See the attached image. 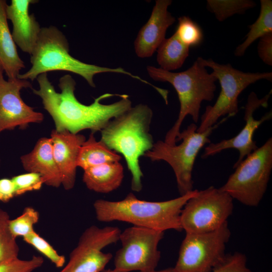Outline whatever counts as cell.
Segmentation results:
<instances>
[{
  "label": "cell",
  "mask_w": 272,
  "mask_h": 272,
  "mask_svg": "<svg viewBox=\"0 0 272 272\" xmlns=\"http://www.w3.org/2000/svg\"><path fill=\"white\" fill-rule=\"evenodd\" d=\"M36 80L39 89H32L33 92L41 98L58 131L66 130L75 134L84 129L94 133L101 131L112 119L131 107L128 96L124 94L105 93L89 105L81 103L75 95L76 83L70 75L59 79L60 93L55 91L47 73L40 75Z\"/></svg>",
  "instance_id": "cell-1"
},
{
  "label": "cell",
  "mask_w": 272,
  "mask_h": 272,
  "mask_svg": "<svg viewBox=\"0 0 272 272\" xmlns=\"http://www.w3.org/2000/svg\"><path fill=\"white\" fill-rule=\"evenodd\" d=\"M197 189L174 199L149 201L138 199L132 192L118 201L97 199L94 204L96 219L100 222L114 221L130 223L134 226L164 232L182 230V210Z\"/></svg>",
  "instance_id": "cell-2"
},
{
  "label": "cell",
  "mask_w": 272,
  "mask_h": 272,
  "mask_svg": "<svg viewBox=\"0 0 272 272\" xmlns=\"http://www.w3.org/2000/svg\"><path fill=\"white\" fill-rule=\"evenodd\" d=\"M152 117V109L146 104H139L112 119L101 131V141L124 157L132 176L131 189L136 192L142 189L140 158L154 144L149 132Z\"/></svg>",
  "instance_id": "cell-3"
},
{
  "label": "cell",
  "mask_w": 272,
  "mask_h": 272,
  "mask_svg": "<svg viewBox=\"0 0 272 272\" xmlns=\"http://www.w3.org/2000/svg\"><path fill=\"white\" fill-rule=\"evenodd\" d=\"M69 44L63 33L56 27H42L35 46L31 54V68L19 75L18 78L33 81L43 73L52 71H67L83 77L92 87H95V75L103 73L126 75L143 83L147 81L134 75L122 67L110 68L82 62L69 53Z\"/></svg>",
  "instance_id": "cell-4"
},
{
  "label": "cell",
  "mask_w": 272,
  "mask_h": 272,
  "mask_svg": "<svg viewBox=\"0 0 272 272\" xmlns=\"http://www.w3.org/2000/svg\"><path fill=\"white\" fill-rule=\"evenodd\" d=\"M147 70L154 80L168 82L177 92L180 103L178 116L164 140L169 145H175L185 118L190 115L194 123H197L201 103L214 99L217 79L212 73H208L201 61V57H198L189 69L181 72L167 71L150 65L147 66Z\"/></svg>",
  "instance_id": "cell-5"
},
{
  "label": "cell",
  "mask_w": 272,
  "mask_h": 272,
  "mask_svg": "<svg viewBox=\"0 0 272 272\" xmlns=\"http://www.w3.org/2000/svg\"><path fill=\"white\" fill-rule=\"evenodd\" d=\"M228 118H223L202 132H197L196 123H192L180 132L176 141H181L180 144L171 145L158 141L144 156L152 161L167 162L174 173L180 195H185L194 190L192 176L198 154L206 145L211 143L209 137L213 131Z\"/></svg>",
  "instance_id": "cell-6"
},
{
  "label": "cell",
  "mask_w": 272,
  "mask_h": 272,
  "mask_svg": "<svg viewBox=\"0 0 272 272\" xmlns=\"http://www.w3.org/2000/svg\"><path fill=\"white\" fill-rule=\"evenodd\" d=\"M220 189L245 206L257 207L267 189L272 170V138L247 156Z\"/></svg>",
  "instance_id": "cell-7"
},
{
  "label": "cell",
  "mask_w": 272,
  "mask_h": 272,
  "mask_svg": "<svg viewBox=\"0 0 272 272\" xmlns=\"http://www.w3.org/2000/svg\"><path fill=\"white\" fill-rule=\"evenodd\" d=\"M201 61L206 67L212 70V73L219 81L221 91L213 105L206 107L201 116L197 131L202 132L213 126L224 116H235L238 112V97L250 85L261 80L271 82L272 73H245L234 68L230 63L220 64L212 58Z\"/></svg>",
  "instance_id": "cell-8"
},
{
  "label": "cell",
  "mask_w": 272,
  "mask_h": 272,
  "mask_svg": "<svg viewBox=\"0 0 272 272\" xmlns=\"http://www.w3.org/2000/svg\"><path fill=\"white\" fill-rule=\"evenodd\" d=\"M233 209V199L220 188L211 186L197 190L182 210V229L193 233L215 231L227 222Z\"/></svg>",
  "instance_id": "cell-9"
},
{
  "label": "cell",
  "mask_w": 272,
  "mask_h": 272,
  "mask_svg": "<svg viewBox=\"0 0 272 272\" xmlns=\"http://www.w3.org/2000/svg\"><path fill=\"white\" fill-rule=\"evenodd\" d=\"M228 222L207 233H186L173 268L175 272H210L225 257L231 237Z\"/></svg>",
  "instance_id": "cell-10"
},
{
  "label": "cell",
  "mask_w": 272,
  "mask_h": 272,
  "mask_svg": "<svg viewBox=\"0 0 272 272\" xmlns=\"http://www.w3.org/2000/svg\"><path fill=\"white\" fill-rule=\"evenodd\" d=\"M164 232L132 226L121 232V247L114 258V268L119 272H149L154 270L161 258L158 245Z\"/></svg>",
  "instance_id": "cell-11"
},
{
  "label": "cell",
  "mask_w": 272,
  "mask_h": 272,
  "mask_svg": "<svg viewBox=\"0 0 272 272\" xmlns=\"http://www.w3.org/2000/svg\"><path fill=\"white\" fill-rule=\"evenodd\" d=\"M121 232L116 227L90 226L81 235L67 263L59 272H102L113 257L102 250L116 243Z\"/></svg>",
  "instance_id": "cell-12"
},
{
  "label": "cell",
  "mask_w": 272,
  "mask_h": 272,
  "mask_svg": "<svg viewBox=\"0 0 272 272\" xmlns=\"http://www.w3.org/2000/svg\"><path fill=\"white\" fill-rule=\"evenodd\" d=\"M28 88H32V85L28 80H5L0 67V133L17 127L25 128L30 123L43 120V114L35 111L21 97V90Z\"/></svg>",
  "instance_id": "cell-13"
},
{
  "label": "cell",
  "mask_w": 272,
  "mask_h": 272,
  "mask_svg": "<svg viewBox=\"0 0 272 272\" xmlns=\"http://www.w3.org/2000/svg\"><path fill=\"white\" fill-rule=\"evenodd\" d=\"M271 91L262 98H259L255 93L251 92L248 96L245 106L244 119L245 124L240 131L234 137L216 143L209 144L204 149L202 159L214 156L223 150L234 149L239 152V157L233 166L234 169L247 156L258 147L253 139L255 131L265 121L271 118L272 112H268L260 119H256L254 112L260 106L266 107Z\"/></svg>",
  "instance_id": "cell-14"
},
{
  "label": "cell",
  "mask_w": 272,
  "mask_h": 272,
  "mask_svg": "<svg viewBox=\"0 0 272 272\" xmlns=\"http://www.w3.org/2000/svg\"><path fill=\"white\" fill-rule=\"evenodd\" d=\"M171 0H157L151 16L140 29L134 41L136 54L141 58L151 57L165 39L167 29L175 18L168 11Z\"/></svg>",
  "instance_id": "cell-15"
},
{
  "label": "cell",
  "mask_w": 272,
  "mask_h": 272,
  "mask_svg": "<svg viewBox=\"0 0 272 272\" xmlns=\"http://www.w3.org/2000/svg\"><path fill=\"white\" fill-rule=\"evenodd\" d=\"M54 160L59 170L61 185L65 190L72 189L76 182L77 160L85 137L68 130L52 131L50 138Z\"/></svg>",
  "instance_id": "cell-16"
},
{
  "label": "cell",
  "mask_w": 272,
  "mask_h": 272,
  "mask_svg": "<svg viewBox=\"0 0 272 272\" xmlns=\"http://www.w3.org/2000/svg\"><path fill=\"white\" fill-rule=\"evenodd\" d=\"M35 0H12L6 9L8 20L13 25L12 35L21 50L31 55L37 43L41 28L33 14L29 12Z\"/></svg>",
  "instance_id": "cell-17"
},
{
  "label": "cell",
  "mask_w": 272,
  "mask_h": 272,
  "mask_svg": "<svg viewBox=\"0 0 272 272\" xmlns=\"http://www.w3.org/2000/svg\"><path fill=\"white\" fill-rule=\"evenodd\" d=\"M21 161L26 171L39 174L44 184L56 188L61 185V176L53 157L50 138L40 139L30 153L21 157Z\"/></svg>",
  "instance_id": "cell-18"
},
{
  "label": "cell",
  "mask_w": 272,
  "mask_h": 272,
  "mask_svg": "<svg viewBox=\"0 0 272 272\" xmlns=\"http://www.w3.org/2000/svg\"><path fill=\"white\" fill-rule=\"evenodd\" d=\"M7 4L6 1L0 0V67L8 79L12 80L18 78L25 66L9 29L6 12Z\"/></svg>",
  "instance_id": "cell-19"
},
{
  "label": "cell",
  "mask_w": 272,
  "mask_h": 272,
  "mask_svg": "<svg viewBox=\"0 0 272 272\" xmlns=\"http://www.w3.org/2000/svg\"><path fill=\"white\" fill-rule=\"evenodd\" d=\"M124 177L123 168L119 162H110L84 170L83 181L90 190L101 193L117 189Z\"/></svg>",
  "instance_id": "cell-20"
},
{
  "label": "cell",
  "mask_w": 272,
  "mask_h": 272,
  "mask_svg": "<svg viewBox=\"0 0 272 272\" xmlns=\"http://www.w3.org/2000/svg\"><path fill=\"white\" fill-rule=\"evenodd\" d=\"M121 157L109 148L102 141H97L91 133L82 145L77 160V166L85 170L102 164L119 162Z\"/></svg>",
  "instance_id": "cell-21"
},
{
  "label": "cell",
  "mask_w": 272,
  "mask_h": 272,
  "mask_svg": "<svg viewBox=\"0 0 272 272\" xmlns=\"http://www.w3.org/2000/svg\"><path fill=\"white\" fill-rule=\"evenodd\" d=\"M189 48L174 33L157 49V61L161 69L171 72L181 67L189 54Z\"/></svg>",
  "instance_id": "cell-22"
},
{
  "label": "cell",
  "mask_w": 272,
  "mask_h": 272,
  "mask_svg": "<svg viewBox=\"0 0 272 272\" xmlns=\"http://www.w3.org/2000/svg\"><path fill=\"white\" fill-rule=\"evenodd\" d=\"M260 11L257 20L248 26L249 31L245 40L234 51L236 56H243L249 46L256 39L272 32V1L260 0Z\"/></svg>",
  "instance_id": "cell-23"
},
{
  "label": "cell",
  "mask_w": 272,
  "mask_h": 272,
  "mask_svg": "<svg viewBox=\"0 0 272 272\" xmlns=\"http://www.w3.org/2000/svg\"><path fill=\"white\" fill-rule=\"evenodd\" d=\"M255 6L256 3L251 0H208L206 7L218 21L223 22L235 14H243Z\"/></svg>",
  "instance_id": "cell-24"
},
{
  "label": "cell",
  "mask_w": 272,
  "mask_h": 272,
  "mask_svg": "<svg viewBox=\"0 0 272 272\" xmlns=\"http://www.w3.org/2000/svg\"><path fill=\"white\" fill-rule=\"evenodd\" d=\"M8 213L0 209V263L18 257L19 247L9 227Z\"/></svg>",
  "instance_id": "cell-25"
},
{
  "label": "cell",
  "mask_w": 272,
  "mask_h": 272,
  "mask_svg": "<svg viewBox=\"0 0 272 272\" xmlns=\"http://www.w3.org/2000/svg\"><path fill=\"white\" fill-rule=\"evenodd\" d=\"M174 33L184 44L189 47L198 46L203 38L200 27L186 16L178 19V25Z\"/></svg>",
  "instance_id": "cell-26"
},
{
  "label": "cell",
  "mask_w": 272,
  "mask_h": 272,
  "mask_svg": "<svg viewBox=\"0 0 272 272\" xmlns=\"http://www.w3.org/2000/svg\"><path fill=\"white\" fill-rule=\"evenodd\" d=\"M39 214L31 207L25 208L22 214L9 222L10 231L14 238L24 237L34 231V226L38 223Z\"/></svg>",
  "instance_id": "cell-27"
},
{
  "label": "cell",
  "mask_w": 272,
  "mask_h": 272,
  "mask_svg": "<svg viewBox=\"0 0 272 272\" xmlns=\"http://www.w3.org/2000/svg\"><path fill=\"white\" fill-rule=\"evenodd\" d=\"M24 241L47 258L58 268L62 267L65 263L63 255L57 251L35 231L23 237Z\"/></svg>",
  "instance_id": "cell-28"
},
{
  "label": "cell",
  "mask_w": 272,
  "mask_h": 272,
  "mask_svg": "<svg viewBox=\"0 0 272 272\" xmlns=\"http://www.w3.org/2000/svg\"><path fill=\"white\" fill-rule=\"evenodd\" d=\"M43 262V258L39 256L34 255L27 260L18 257L0 263V272H33Z\"/></svg>",
  "instance_id": "cell-29"
},
{
  "label": "cell",
  "mask_w": 272,
  "mask_h": 272,
  "mask_svg": "<svg viewBox=\"0 0 272 272\" xmlns=\"http://www.w3.org/2000/svg\"><path fill=\"white\" fill-rule=\"evenodd\" d=\"M210 272H252L247 264V258L242 253L226 254L224 259Z\"/></svg>",
  "instance_id": "cell-30"
},
{
  "label": "cell",
  "mask_w": 272,
  "mask_h": 272,
  "mask_svg": "<svg viewBox=\"0 0 272 272\" xmlns=\"http://www.w3.org/2000/svg\"><path fill=\"white\" fill-rule=\"evenodd\" d=\"M12 179L15 186L16 196L29 191L38 190L44 184L41 175L34 172L18 175Z\"/></svg>",
  "instance_id": "cell-31"
},
{
  "label": "cell",
  "mask_w": 272,
  "mask_h": 272,
  "mask_svg": "<svg viewBox=\"0 0 272 272\" xmlns=\"http://www.w3.org/2000/svg\"><path fill=\"white\" fill-rule=\"evenodd\" d=\"M257 45L259 57L266 64L272 65V32L268 33L260 38Z\"/></svg>",
  "instance_id": "cell-32"
},
{
  "label": "cell",
  "mask_w": 272,
  "mask_h": 272,
  "mask_svg": "<svg viewBox=\"0 0 272 272\" xmlns=\"http://www.w3.org/2000/svg\"><path fill=\"white\" fill-rule=\"evenodd\" d=\"M16 196L15 184L12 179H0V201L7 202Z\"/></svg>",
  "instance_id": "cell-33"
},
{
  "label": "cell",
  "mask_w": 272,
  "mask_h": 272,
  "mask_svg": "<svg viewBox=\"0 0 272 272\" xmlns=\"http://www.w3.org/2000/svg\"><path fill=\"white\" fill-rule=\"evenodd\" d=\"M149 272H175L173 267H169L160 270H154Z\"/></svg>",
  "instance_id": "cell-34"
},
{
  "label": "cell",
  "mask_w": 272,
  "mask_h": 272,
  "mask_svg": "<svg viewBox=\"0 0 272 272\" xmlns=\"http://www.w3.org/2000/svg\"><path fill=\"white\" fill-rule=\"evenodd\" d=\"M102 272H119V271L115 270V269H108L106 270L104 269Z\"/></svg>",
  "instance_id": "cell-35"
},
{
  "label": "cell",
  "mask_w": 272,
  "mask_h": 272,
  "mask_svg": "<svg viewBox=\"0 0 272 272\" xmlns=\"http://www.w3.org/2000/svg\"><path fill=\"white\" fill-rule=\"evenodd\" d=\"M0 165H1V159H0Z\"/></svg>",
  "instance_id": "cell-36"
}]
</instances>
